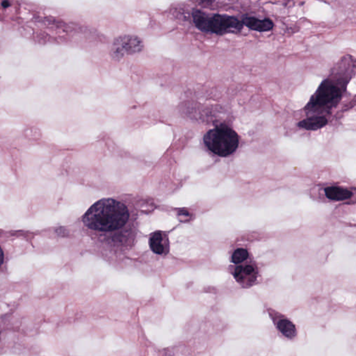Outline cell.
<instances>
[{"label": "cell", "mask_w": 356, "mask_h": 356, "mask_svg": "<svg viewBox=\"0 0 356 356\" xmlns=\"http://www.w3.org/2000/svg\"><path fill=\"white\" fill-rule=\"evenodd\" d=\"M4 262V253H3L2 249L0 247V265H2Z\"/></svg>", "instance_id": "obj_13"}, {"label": "cell", "mask_w": 356, "mask_h": 356, "mask_svg": "<svg viewBox=\"0 0 356 356\" xmlns=\"http://www.w3.org/2000/svg\"><path fill=\"white\" fill-rule=\"evenodd\" d=\"M208 149L219 157L232 155L239 145L237 134L225 125H220L210 130L204 138Z\"/></svg>", "instance_id": "obj_3"}, {"label": "cell", "mask_w": 356, "mask_h": 356, "mask_svg": "<svg viewBox=\"0 0 356 356\" xmlns=\"http://www.w3.org/2000/svg\"><path fill=\"white\" fill-rule=\"evenodd\" d=\"M149 245L154 253L158 255H166L170 249L168 235L162 231L154 232L150 237Z\"/></svg>", "instance_id": "obj_6"}, {"label": "cell", "mask_w": 356, "mask_h": 356, "mask_svg": "<svg viewBox=\"0 0 356 356\" xmlns=\"http://www.w3.org/2000/svg\"><path fill=\"white\" fill-rule=\"evenodd\" d=\"M328 198L332 200H344L352 198L353 193L349 190L337 187H330L325 190Z\"/></svg>", "instance_id": "obj_9"}, {"label": "cell", "mask_w": 356, "mask_h": 356, "mask_svg": "<svg viewBox=\"0 0 356 356\" xmlns=\"http://www.w3.org/2000/svg\"><path fill=\"white\" fill-rule=\"evenodd\" d=\"M248 257V252L245 248L237 249L232 255V260L235 264L242 263Z\"/></svg>", "instance_id": "obj_12"}, {"label": "cell", "mask_w": 356, "mask_h": 356, "mask_svg": "<svg viewBox=\"0 0 356 356\" xmlns=\"http://www.w3.org/2000/svg\"><path fill=\"white\" fill-rule=\"evenodd\" d=\"M143 48V41L138 36L124 35L116 38L112 46L114 56H123L125 53L134 54L141 51Z\"/></svg>", "instance_id": "obj_5"}, {"label": "cell", "mask_w": 356, "mask_h": 356, "mask_svg": "<svg viewBox=\"0 0 356 356\" xmlns=\"http://www.w3.org/2000/svg\"><path fill=\"white\" fill-rule=\"evenodd\" d=\"M242 23L248 29L259 32L272 31L274 27L273 21L269 18L259 19L255 17H245L242 20Z\"/></svg>", "instance_id": "obj_7"}, {"label": "cell", "mask_w": 356, "mask_h": 356, "mask_svg": "<svg viewBox=\"0 0 356 356\" xmlns=\"http://www.w3.org/2000/svg\"><path fill=\"white\" fill-rule=\"evenodd\" d=\"M327 123V118L323 116H312L301 121L299 126L307 130H317L324 128Z\"/></svg>", "instance_id": "obj_10"}, {"label": "cell", "mask_w": 356, "mask_h": 356, "mask_svg": "<svg viewBox=\"0 0 356 356\" xmlns=\"http://www.w3.org/2000/svg\"><path fill=\"white\" fill-rule=\"evenodd\" d=\"M193 23L197 28L204 32L225 35L240 33L243 29L242 21L235 16L228 15H209L195 10L193 14Z\"/></svg>", "instance_id": "obj_2"}, {"label": "cell", "mask_w": 356, "mask_h": 356, "mask_svg": "<svg viewBox=\"0 0 356 356\" xmlns=\"http://www.w3.org/2000/svg\"><path fill=\"white\" fill-rule=\"evenodd\" d=\"M130 218V212L124 204L113 199H103L88 210L83 223L99 240L123 246L129 242Z\"/></svg>", "instance_id": "obj_1"}, {"label": "cell", "mask_w": 356, "mask_h": 356, "mask_svg": "<svg viewBox=\"0 0 356 356\" xmlns=\"http://www.w3.org/2000/svg\"><path fill=\"white\" fill-rule=\"evenodd\" d=\"M279 331L287 338L294 339L297 335V328L291 321L287 319H281L277 322Z\"/></svg>", "instance_id": "obj_11"}, {"label": "cell", "mask_w": 356, "mask_h": 356, "mask_svg": "<svg viewBox=\"0 0 356 356\" xmlns=\"http://www.w3.org/2000/svg\"><path fill=\"white\" fill-rule=\"evenodd\" d=\"M234 275L240 283H252L257 277L256 269L253 265H240L235 269Z\"/></svg>", "instance_id": "obj_8"}, {"label": "cell", "mask_w": 356, "mask_h": 356, "mask_svg": "<svg viewBox=\"0 0 356 356\" xmlns=\"http://www.w3.org/2000/svg\"><path fill=\"white\" fill-rule=\"evenodd\" d=\"M340 87L333 80L327 79L322 82L315 94L312 97L307 105V109H328L334 106L340 100Z\"/></svg>", "instance_id": "obj_4"}, {"label": "cell", "mask_w": 356, "mask_h": 356, "mask_svg": "<svg viewBox=\"0 0 356 356\" xmlns=\"http://www.w3.org/2000/svg\"><path fill=\"white\" fill-rule=\"evenodd\" d=\"M1 4H2V6L4 8H8V6H10L9 1H8V0H4Z\"/></svg>", "instance_id": "obj_14"}]
</instances>
